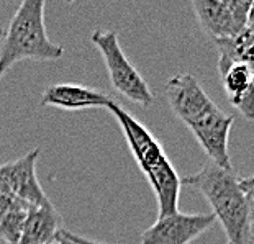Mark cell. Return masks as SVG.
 <instances>
[{
    "label": "cell",
    "instance_id": "obj_1",
    "mask_svg": "<svg viewBox=\"0 0 254 244\" xmlns=\"http://www.w3.org/2000/svg\"><path fill=\"white\" fill-rule=\"evenodd\" d=\"M107 108L115 117L117 123L120 124L129 151L133 153L139 169L148 177L151 187H153L156 202H158V218L177 213L182 182L174 166L167 159L161 143L144 124L139 123L136 118L129 115L115 102H112Z\"/></svg>",
    "mask_w": 254,
    "mask_h": 244
},
{
    "label": "cell",
    "instance_id": "obj_2",
    "mask_svg": "<svg viewBox=\"0 0 254 244\" xmlns=\"http://www.w3.org/2000/svg\"><path fill=\"white\" fill-rule=\"evenodd\" d=\"M184 185L195 188L207 198L213 215L228 236V244L251 243V203L240 188V179L233 171H225L207 162L197 174L181 179Z\"/></svg>",
    "mask_w": 254,
    "mask_h": 244
},
{
    "label": "cell",
    "instance_id": "obj_3",
    "mask_svg": "<svg viewBox=\"0 0 254 244\" xmlns=\"http://www.w3.org/2000/svg\"><path fill=\"white\" fill-rule=\"evenodd\" d=\"M63 54L64 48L46 35L45 0H23L10 20L0 46V80L20 61H56Z\"/></svg>",
    "mask_w": 254,
    "mask_h": 244
},
{
    "label": "cell",
    "instance_id": "obj_4",
    "mask_svg": "<svg viewBox=\"0 0 254 244\" xmlns=\"http://www.w3.org/2000/svg\"><path fill=\"white\" fill-rule=\"evenodd\" d=\"M90 40L104 58L113 89L129 102H134V104L143 107L153 105V92H151L148 82L143 79V75L128 61L115 31L94 30Z\"/></svg>",
    "mask_w": 254,
    "mask_h": 244
},
{
    "label": "cell",
    "instance_id": "obj_5",
    "mask_svg": "<svg viewBox=\"0 0 254 244\" xmlns=\"http://www.w3.org/2000/svg\"><path fill=\"white\" fill-rule=\"evenodd\" d=\"M192 7L202 30L217 41L246 30L251 0H193Z\"/></svg>",
    "mask_w": 254,
    "mask_h": 244
},
{
    "label": "cell",
    "instance_id": "obj_6",
    "mask_svg": "<svg viewBox=\"0 0 254 244\" xmlns=\"http://www.w3.org/2000/svg\"><path fill=\"white\" fill-rule=\"evenodd\" d=\"M235 117L220 110L217 104H213L203 115H200L195 122L189 124V129L207 153L208 161L225 171H233L230 154H228V138L233 128Z\"/></svg>",
    "mask_w": 254,
    "mask_h": 244
},
{
    "label": "cell",
    "instance_id": "obj_7",
    "mask_svg": "<svg viewBox=\"0 0 254 244\" xmlns=\"http://www.w3.org/2000/svg\"><path fill=\"white\" fill-rule=\"evenodd\" d=\"M40 149L35 148L25 156L0 166V177L15 198L30 207H53L36 176V161Z\"/></svg>",
    "mask_w": 254,
    "mask_h": 244
},
{
    "label": "cell",
    "instance_id": "obj_8",
    "mask_svg": "<svg viewBox=\"0 0 254 244\" xmlns=\"http://www.w3.org/2000/svg\"><path fill=\"white\" fill-rule=\"evenodd\" d=\"M217 218L210 215L174 213L158 218L141 235V244H189L212 226Z\"/></svg>",
    "mask_w": 254,
    "mask_h": 244
},
{
    "label": "cell",
    "instance_id": "obj_9",
    "mask_svg": "<svg viewBox=\"0 0 254 244\" xmlns=\"http://www.w3.org/2000/svg\"><path fill=\"white\" fill-rule=\"evenodd\" d=\"M166 99L174 115L186 126L195 122L215 104L192 74H177L167 80Z\"/></svg>",
    "mask_w": 254,
    "mask_h": 244
},
{
    "label": "cell",
    "instance_id": "obj_10",
    "mask_svg": "<svg viewBox=\"0 0 254 244\" xmlns=\"http://www.w3.org/2000/svg\"><path fill=\"white\" fill-rule=\"evenodd\" d=\"M40 102L45 107H56L63 110H87L107 108L113 100L97 89L79 84H55L45 89Z\"/></svg>",
    "mask_w": 254,
    "mask_h": 244
},
{
    "label": "cell",
    "instance_id": "obj_11",
    "mask_svg": "<svg viewBox=\"0 0 254 244\" xmlns=\"http://www.w3.org/2000/svg\"><path fill=\"white\" fill-rule=\"evenodd\" d=\"M61 218L55 207H30L18 244H51L56 241Z\"/></svg>",
    "mask_w": 254,
    "mask_h": 244
},
{
    "label": "cell",
    "instance_id": "obj_12",
    "mask_svg": "<svg viewBox=\"0 0 254 244\" xmlns=\"http://www.w3.org/2000/svg\"><path fill=\"white\" fill-rule=\"evenodd\" d=\"M215 45L220 51L218 66L243 64L250 67L254 74V33L245 30L238 36L217 40Z\"/></svg>",
    "mask_w": 254,
    "mask_h": 244
},
{
    "label": "cell",
    "instance_id": "obj_13",
    "mask_svg": "<svg viewBox=\"0 0 254 244\" xmlns=\"http://www.w3.org/2000/svg\"><path fill=\"white\" fill-rule=\"evenodd\" d=\"M218 72L221 75V82L226 92L230 104L245 95L254 85V74L250 67L243 64H226V66H218Z\"/></svg>",
    "mask_w": 254,
    "mask_h": 244
},
{
    "label": "cell",
    "instance_id": "obj_14",
    "mask_svg": "<svg viewBox=\"0 0 254 244\" xmlns=\"http://www.w3.org/2000/svg\"><path fill=\"white\" fill-rule=\"evenodd\" d=\"M30 210V205L23 202L17 203L15 207L5 210L0 213V238L7 244H18L23 231L26 213Z\"/></svg>",
    "mask_w": 254,
    "mask_h": 244
},
{
    "label": "cell",
    "instance_id": "obj_15",
    "mask_svg": "<svg viewBox=\"0 0 254 244\" xmlns=\"http://www.w3.org/2000/svg\"><path fill=\"white\" fill-rule=\"evenodd\" d=\"M240 188L248 198V202L251 203V208H254V174L250 177L240 179Z\"/></svg>",
    "mask_w": 254,
    "mask_h": 244
},
{
    "label": "cell",
    "instance_id": "obj_16",
    "mask_svg": "<svg viewBox=\"0 0 254 244\" xmlns=\"http://www.w3.org/2000/svg\"><path fill=\"white\" fill-rule=\"evenodd\" d=\"M246 30L254 33V0L251 2V7L248 10V20H246Z\"/></svg>",
    "mask_w": 254,
    "mask_h": 244
},
{
    "label": "cell",
    "instance_id": "obj_17",
    "mask_svg": "<svg viewBox=\"0 0 254 244\" xmlns=\"http://www.w3.org/2000/svg\"><path fill=\"white\" fill-rule=\"evenodd\" d=\"M3 35H5V30L2 28V26H0V38H3Z\"/></svg>",
    "mask_w": 254,
    "mask_h": 244
},
{
    "label": "cell",
    "instance_id": "obj_18",
    "mask_svg": "<svg viewBox=\"0 0 254 244\" xmlns=\"http://www.w3.org/2000/svg\"><path fill=\"white\" fill-rule=\"evenodd\" d=\"M251 220H253V223H254V208H253V211H251Z\"/></svg>",
    "mask_w": 254,
    "mask_h": 244
},
{
    "label": "cell",
    "instance_id": "obj_19",
    "mask_svg": "<svg viewBox=\"0 0 254 244\" xmlns=\"http://www.w3.org/2000/svg\"><path fill=\"white\" fill-rule=\"evenodd\" d=\"M0 244H7V243H5V241L2 240V238H0Z\"/></svg>",
    "mask_w": 254,
    "mask_h": 244
},
{
    "label": "cell",
    "instance_id": "obj_20",
    "mask_svg": "<svg viewBox=\"0 0 254 244\" xmlns=\"http://www.w3.org/2000/svg\"><path fill=\"white\" fill-rule=\"evenodd\" d=\"M51 244H59V243H58V241H55V243H51Z\"/></svg>",
    "mask_w": 254,
    "mask_h": 244
},
{
    "label": "cell",
    "instance_id": "obj_21",
    "mask_svg": "<svg viewBox=\"0 0 254 244\" xmlns=\"http://www.w3.org/2000/svg\"><path fill=\"white\" fill-rule=\"evenodd\" d=\"M250 244H254V241H253V240H251V243H250Z\"/></svg>",
    "mask_w": 254,
    "mask_h": 244
},
{
    "label": "cell",
    "instance_id": "obj_22",
    "mask_svg": "<svg viewBox=\"0 0 254 244\" xmlns=\"http://www.w3.org/2000/svg\"><path fill=\"white\" fill-rule=\"evenodd\" d=\"M226 244H228V243H226Z\"/></svg>",
    "mask_w": 254,
    "mask_h": 244
}]
</instances>
